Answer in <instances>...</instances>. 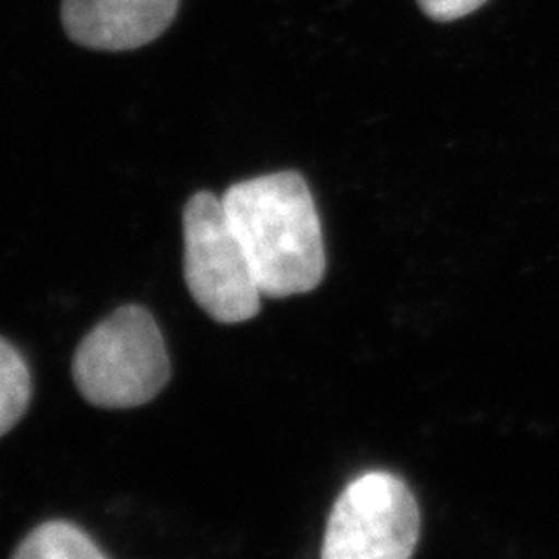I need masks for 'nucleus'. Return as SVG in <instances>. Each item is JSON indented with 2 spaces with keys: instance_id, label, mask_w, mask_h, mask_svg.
<instances>
[{
  "instance_id": "nucleus-1",
  "label": "nucleus",
  "mask_w": 559,
  "mask_h": 559,
  "mask_svg": "<svg viewBox=\"0 0 559 559\" xmlns=\"http://www.w3.org/2000/svg\"><path fill=\"white\" fill-rule=\"evenodd\" d=\"M222 203L263 297L286 299L320 286L328 267L320 214L299 173L242 180L222 195Z\"/></svg>"
},
{
  "instance_id": "nucleus-4",
  "label": "nucleus",
  "mask_w": 559,
  "mask_h": 559,
  "mask_svg": "<svg viewBox=\"0 0 559 559\" xmlns=\"http://www.w3.org/2000/svg\"><path fill=\"white\" fill-rule=\"evenodd\" d=\"M420 510L408 483L388 471L350 480L328 516L321 559H411Z\"/></svg>"
},
{
  "instance_id": "nucleus-7",
  "label": "nucleus",
  "mask_w": 559,
  "mask_h": 559,
  "mask_svg": "<svg viewBox=\"0 0 559 559\" xmlns=\"http://www.w3.org/2000/svg\"><path fill=\"white\" fill-rule=\"evenodd\" d=\"M32 399L29 369L20 353L0 338V438L25 415Z\"/></svg>"
},
{
  "instance_id": "nucleus-3",
  "label": "nucleus",
  "mask_w": 559,
  "mask_h": 559,
  "mask_svg": "<svg viewBox=\"0 0 559 559\" xmlns=\"http://www.w3.org/2000/svg\"><path fill=\"white\" fill-rule=\"evenodd\" d=\"M185 282L212 320L242 323L260 313L255 270L224 203L207 191L185 207Z\"/></svg>"
},
{
  "instance_id": "nucleus-2",
  "label": "nucleus",
  "mask_w": 559,
  "mask_h": 559,
  "mask_svg": "<svg viewBox=\"0 0 559 559\" xmlns=\"http://www.w3.org/2000/svg\"><path fill=\"white\" fill-rule=\"evenodd\" d=\"M73 380L100 408H135L156 399L170 380V360L156 320L138 305L120 307L80 344Z\"/></svg>"
},
{
  "instance_id": "nucleus-5",
  "label": "nucleus",
  "mask_w": 559,
  "mask_h": 559,
  "mask_svg": "<svg viewBox=\"0 0 559 559\" xmlns=\"http://www.w3.org/2000/svg\"><path fill=\"white\" fill-rule=\"evenodd\" d=\"M179 0H64L69 38L92 50H133L160 38L175 20Z\"/></svg>"
},
{
  "instance_id": "nucleus-8",
  "label": "nucleus",
  "mask_w": 559,
  "mask_h": 559,
  "mask_svg": "<svg viewBox=\"0 0 559 559\" xmlns=\"http://www.w3.org/2000/svg\"><path fill=\"white\" fill-rule=\"evenodd\" d=\"M417 2H419L420 11L429 20L450 23V21L462 20V17L479 11L487 0H417Z\"/></svg>"
},
{
  "instance_id": "nucleus-6",
  "label": "nucleus",
  "mask_w": 559,
  "mask_h": 559,
  "mask_svg": "<svg viewBox=\"0 0 559 559\" xmlns=\"http://www.w3.org/2000/svg\"><path fill=\"white\" fill-rule=\"evenodd\" d=\"M11 559H108L80 526L62 520L44 522L21 540Z\"/></svg>"
}]
</instances>
